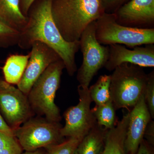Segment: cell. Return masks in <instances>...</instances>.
<instances>
[{"instance_id": "obj_23", "label": "cell", "mask_w": 154, "mask_h": 154, "mask_svg": "<svg viewBox=\"0 0 154 154\" xmlns=\"http://www.w3.org/2000/svg\"><path fill=\"white\" fill-rule=\"evenodd\" d=\"M17 143L18 141L15 137L0 132V151Z\"/></svg>"}, {"instance_id": "obj_21", "label": "cell", "mask_w": 154, "mask_h": 154, "mask_svg": "<svg viewBox=\"0 0 154 154\" xmlns=\"http://www.w3.org/2000/svg\"><path fill=\"white\" fill-rule=\"evenodd\" d=\"M82 140L75 138L69 139L60 143L48 146L47 154H75L77 146Z\"/></svg>"}, {"instance_id": "obj_30", "label": "cell", "mask_w": 154, "mask_h": 154, "mask_svg": "<svg viewBox=\"0 0 154 154\" xmlns=\"http://www.w3.org/2000/svg\"><path fill=\"white\" fill-rule=\"evenodd\" d=\"M22 154H44L43 152L41 150L37 149L33 151H25Z\"/></svg>"}, {"instance_id": "obj_28", "label": "cell", "mask_w": 154, "mask_h": 154, "mask_svg": "<svg viewBox=\"0 0 154 154\" xmlns=\"http://www.w3.org/2000/svg\"><path fill=\"white\" fill-rule=\"evenodd\" d=\"M145 137L149 140L151 141V142H152V141L154 140V122L152 119L150 121L146 127L144 135V137Z\"/></svg>"}, {"instance_id": "obj_14", "label": "cell", "mask_w": 154, "mask_h": 154, "mask_svg": "<svg viewBox=\"0 0 154 154\" xmlns=\"http://www.w3.org/2000/svg\"><path fill=\"white\" fill-rule=\"evenodd\" d=\"M129 117L128 112L114 127L108 130L101 154H127L125 143Z\"/></svg>"}, {"instance_id": "obj_8", "label": "cell", "mask_w": 154, "mask_h": 154, "mask_svg": "<svg viewBox=\"0 0 154 154\" xmlns=\"http://www.w3.org/2000/svg\"><path fill=\"white\" fill-rule=\"evenodd\" d=\"M79 102L68 108L64 113L65 120L60 133L63 137H72L82 140L95 127L97 122L92 109L89 88L78 87Z\"/></svg>"}, {"instance_id": "obj_1", "label": "cell", "mask_w": 154, "mask_h": 154, "mask_svg": "<svg viewBox=\"0 0 154 154\" xmlns=\"http://www.w3.org/2000/svg\"><path fill=\"white\" fill-rule=\"evenodd\" d=\"M36 1L28 12L26 26L20 32L18 45L28 49L36 42L46 44L59 56L72 76L77 70L75 55L80 49L79 41L68 42L61 35L52 17V0Z\"/></svg>"}, {"instance_id": "obj_27", "label": "cell", "mask_w": 154, "mask_h": 154, "mask_svg": "<svg viewBox=\"0 0 154 154\" xmlns=\"http://www.w3.org/2000/svg\"><path fill=\"white\" fill-rule=\"evenodd\" d=\"M0 132L14 137L13 130L8 124L1 114H0Z\"/></svg>"}, {"instance_id": "obj_7", "label": "cell", "mask_w": 154, "mask_h": 154, "mask_svg": "<svg viewBox=\"0 0 154 154\" xmlns=\"http://www.w3.org/2000/svg\"><path fill=\"white\" fill-rule=\"evenodd\" d=\"M59 122L42 118H30L13 129L14 136L22 149L33 151L60 143L62 138Z\"/></svg>"}, {"instance_id": "obj_10", "label": "cell", "mask_w": 154, "mask_h": 154, "mask_svg": "<svg viewBox=\"0 0 154 154\" xmlns=\"http://www.w3.org/2000/svg\"><path fill=\"white\" fill-rule=\"evenodd\" d=\"M31 48L28 64L17 85L19 90L27 96L34 83L50 65L61 59L55 51L40 42H34Z\"/></svg>"}, {"instance_id": "obj_15", "label": "cell", "mask_w": 154, "mask_h": 154, "mask_svg": "<svg viewBox=\"0 0 154 154\" xmlns=\"http://www.w3.org/2000/svg\"><path fill=\"white\" fill-rule=\"evenodd\" d=\"M0 22L20 32L28 22L21 11L19 0H0Z\"/></svg>"}, {"instance_id": "obj_22", "label": "cell", "mask_w": 154, "mask_h": 154, "mask_svg": "<svg viewBox=\"0 0 154 154\" xmlns=\"http://www.w3.org/2000/svg\"><path fill=\"white\" fill-rule=\"evenodd\" d=\"M148 80L146 85L144 97L152 119L154 118V72L149 74Z\"/></svg>"}, {"instance_id": "obj_18", "label": "cell", "mask_w": 154, "mask_h": 154, "mask_svg": "<svg viewBox=\"0 0 154 154\" xmlns=\"http://www.w3.org/2000/svg\"><path fill=\"white\" fill-rule=\"evenodd\" d=\"M110 75L100 76L95 84L89 88L90 96L96 105L105 104L111 100L110 86Z\"/></svg>"}, {"instance_id": "obj_6", "label": "cell", "mask_w": 154, "mask_h": 154, "mask_svg": "<svg viewBox=\"0 0 154 154\" xmlns=\"http://www.w3.org/2000/svg\"><path fill=\"white\" fill-rule=\"evenodd\" d=\"M80 48L83 61L78 71L77 79L79 85L89 88L94 77L105 66L109 57V46L97 41L96 36V21L92 22L82 33L79 39Z\"/></svg>"}, {"instance_id": "obj_29", "label": "cell", "mask_w": 154, "mask_h": 154, "mask_svg": "<svg viewBox=\"0 0 154 154\" xmlns=\"http://www.w3.org/2000/svg\"><path fill=\"white\" fill-rule=\"evenodd\" d=\"M136 154H153L152 150L146 142L144 140L140 144Z\"/></svg>"}, {"instance_id": "obj_2", "label": "cell", "mask_w": 154, "mask_h": 154, "mask_svg": "<svg viewBox=\"0 0 154 154\" xmlns=\"http://www.w3.org/2000/svg\"><path fill=\"white\" fill-rule=\"evenodd\" d=\"M51 12L64 39L74 42L79 41L88 25L105 11L101 0H52Z\"/></svg>"}, {"instance_id": "obj_20", "label": "cell", "mask_w": 154, "mask_h": 154, "mask_svg": "<svg viewBox=\"0 0 154 154\" xmlns=\"http://www.w3.org/2000/svg\"><path fill=\"white\" fill-rule=\"evenodd\" d=\"M20 32L0 22V48H8L18 45Z\"/></svg>"}, {"instance_id": "obj_3", "label": "cell", "mask_w": 154, "mask_h": 154, "mask_svg": "<svg viewBox=\"0 0 154 154\" xmlns=\"http://www.w3.org/2000/svg\"><path fill=\"white\" fill-rule=\"evenodd\" d=\"M110 75V91L115 110L133 107L143 95L149 75L143 67L122 64Z\"/></svg>"}, {"instance_id": "obj_12", "label": "cell", "mask_w": 154, "mask_h": 154, "mask_svg": "<svg viewBox=\"0 0 154 154\" xmlns=\"http://www.w3.org/2000/svg\"><path fill=\"white\" fill-rule=\"evenodd\" d=\"M109 57L105 67L107 70H114L122 64L128 63L142 67L154 66V44L146 45L144 47L136 46L129 49L122 45H108Z\"/></svg>"}, {"instance_id": "obj_24", "label": "cell", "mask_w": 154, "mask_h": 154, "mask_svg": "<svg viewBox=\"0 0 154 154\" xmlns=\"http://www.w3.org/2000/svg\"><path fill=\"white\" fill-rule=\"evenodd\" d=\"M125 0H101L102 6L106 11L113 10L116 8H118L119 6L122 4Z\"/></svg>"}, {"instance_id": "obj_17", "label": "cell", "mask_w": 154, "mask_h": 154, "mask_svg": "<svg viewBox=\"0 0 154 154\" xmlns=\"http://www.w3.org/2000/svg\"><path fill=\"white\" fill-rule=\"evenodd\" d=\"M30 57V52L27 55L9 56L2 69L4 80L11 85H18L23 76Z\"/></svg>"}, {"instance_id": "obj_4", "label": "cell", "mask_w": 154, "mask_h": 154, "mask_svg": "<svg viewBox=\"0 0 154 154\" xmlns=\"http://www.w3.org/2000/svg\"><path fill=\"white\" fill-rule=\"evenodd\" d=\"M65 65L61 60L50 65L34 83L27 97L33 112L48 120L59 122L60 110L54 102Z\"/></svg>"}, {"instance_id": "obj_25", "label": "cell", "mask_w": 154, "mask_h": 154, "mask_svg": "<svg viewBox=\"0 0 154 154\" xmlns=\"http://www.w3.org/2000/svg\"><path fill=\"white\" fill-rule=\"evenodd\" d=\"M22 149L18 143L0 151V154H22Z\"/></svg>"}, {"instance_id": "obj_9", "label": "cell", "mask_w": 154, "mask_h": 154, "mask_svg": "<svg viewBox=\"0 0 154 154\" xmlns=\"http://www.w3.org/2000/svg\"><path fill=\"white\" fill-rule=\"evenodd\" d=\"M0 109L13 130L31 118L33 113L27 96L1 77Z\"/></svg>"}, {"instance_id": "obj_19", "label": "cell", "mask_w": 154, "mask_h": 154, "mask_svg": "<svg viewBox=\"0 0 154 154\" xmlns=\"http://www.w3.org/2000/svg\"><path fill=\"white\" fill-rule=\"evenodd\" d=\"M115 110L111 100L103 105H96L92 109L97 123L108 130L116 125Z\"/></svg>"}, {"instance_id": "obj_26", "label": "cell", "mask_w": 154, "mask_h": 154, "mask_svg": "<svg viewBox=\"0 0 154 154\" xmlns=\"http://www.w3.org/2000/svg\"><path fill=\"white\" fill-rule=\"evenodd\" d=\"M36 0H19L20 7L22 14L28 17V12L31 6Z\"/></svg>"}, {"instance_id": "obj_5", "label": "cell", "mask_w": 154, "mask_h": 154, "mask_svg": "<svg viewBox=\"0 0 154 154\" xmlns=\"http://www.w3.org/2000/svg\"><path fill=\"white\" fill-rule=\"evenodd\" d=\"M96 36L102 45H125L133 48L154 44V28L127 27L118 24L114 14L105 13L96 21Z\"/></svg>"}, {"instance_id": "obj_13", "label": "cell", "mask_w": 154, "mask_h": 154, "mask_svg": "<svg viewBox=\"0 0 154 154\" xmlns=\"http://www.w3.org/2000/svg\"><path fill=\"white\" fill-rule=\"evenodd\" d=\"M151 119L144 95H143L129 112L125 143L127 154L136 153L143 140L146 127Z\"/></svg>"}, {"instance_id": "obj_11", "label": "cell", "mask_w": 154, "mask_h": 154, "mask_svg": "<svg viewBox=\"0 0 154 154\" xmlns=\"http://www.w3.org/2000/svg\"><path fill=\"white\" fill-rule=\"evenodd\" d=\"M116 21L123 26L153 28L154 0H130L114 13Z\"/></svg>"}, {"instance_id": "obj_16", "label": "cell", "mask_w": 154, "mask_h": 154, "mask_svg": "<svg viewBox=\"0 0 154 154\" xmlns=\"http://www.w3.org/2000/svg\"><path fill=\"white\" fill-rule=\"evenodd\" d=\"M108 131L97 123L81 141L75 154H101Z\"/></svg>"}]
</instances>
